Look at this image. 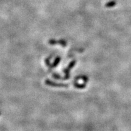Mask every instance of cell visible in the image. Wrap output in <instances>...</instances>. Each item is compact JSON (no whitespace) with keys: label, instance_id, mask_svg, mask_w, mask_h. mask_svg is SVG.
<instances>
[{"label":"cell","instance_id":"obj_2","mask_svg":"<svg viewBox=\"0 0 131 131\" xmlns=\"http://www.w3.org/2000/svg\"><path fill=\"white\" fill-rule=\"evenodd\" d=\"M75 63H76V61L74 60L73 61H72L71 62V63L69 64V66L68 67V68L66 69L64 71V72H65L66 74H67V75H69V71L71 70V69H72V68H73V67L75 65Z\"/></svg>","mask_w":131,"mask_h":131},{"label":"cell","instance_id":"obj_3","mask_svg":"<svg viewBox=\"0 0 131 131\" xmlns=\"http://www.w3.org/2000/svg\"><path fill=\"white\" fill-rule=\"evenodd\" d=\"M116 2L114 1H109V2L105 4V6L106 7H109V8H110V7H115L116 6Z\"/></svg>","mask_w":131,"mask_h":131},{"label":"cell","instance_id":"obj_1","mask_svg":"<svg viewBox=\"0 0 131 131\" xmlns=\"http://www.w3.org/2000/svg\"><path fill=\"white\" fill-rule=\"evenodd\" d=\"M45 83L46 84H47V85H49V86H61V87H62V86H65V87H68V84H58V83H55V82H52V81H50V80H46V81H45Z\"/></svg>","mask_w":131,"mask_h":131},{"label":"cell","instance_id":"obj_4","mask_svg":"<svg viewBox=\"0 0 131 131\" xmlns=\"http://www.w3.org/2000/svg\"><path fill=\"white\" fill-rule=\"evenodd\" d=\"M61 60V58L59 57V56H58V57L56 58V59H55L54 62H53V65H52V67H56V66H57L58 64H59V61H60Z\"/></svg>","mask_w":131,"mask_h":131},{"label":"cell","instance_id":"obj_5","mask_svg":"<svg viewBox=\"0 0 131 131\" xmlns=\"http://www.w3.org/2000/svg\"><path fill=\"white\" fill-rule=\"evenodd\" d=\"M1 112H0V115H1Z\"/></svg>","mask_w":131,"mask_h":131}]
</instances>
